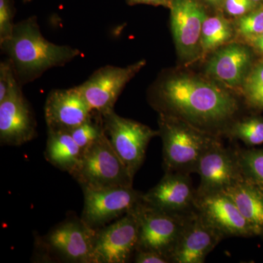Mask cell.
<instances>
[{"label": "cell", "mask_w": 263, "mask_h": 263, "mask_svg": "<svg viewBox=\"0 0 263 263\" xmlns=\"http://www.w3.org/2000/svg\"><path fill=\"white\" fill-rule=\"evenodd\" d=\"M151 101L159 114L179 117L216 137L226 133L239 110L238 100L229 91L186 75L160 79Z\"/></svg>", "instance_id": "obj_1"}, {"label": "cell", "mask_w": 263, "mask_h": 263, "mask_svg": "<svg viewBox=\"0 0 263 263\" xmlns=\"http://www.w3.org/2000/svg\"><path fill=\"white\" fill-rule=\"evenodd\" d=\"M97 230L81 218L66 219L39 240L40 256L44 260L91 263Z\"/></svg>", "instance_id": "obj_4"}, {"label": "cell", "mask_w": 263, "mask_h": 263, "mask_svg": "<svg viewBox=\"0 0 263 263\" xmlns=\"http://www.w3.org/2000/svg\"><path fill=\"white\" fill-rule=\"evenodd\" d=\"M252 1H254V3H258V2L262 1V0H252Z\"/></svg>", "instance_id": "obj_34"}, {"label": "cell", "mask_w": 263, "mask_h": 263, "mask_svg": "<svg viewBox=\"0 0 263 263\" xmlns=\"http://www.w3.org/2000/svg\"><path fill=\"white\" fill-rule=\"evenodd\" d=\"M129 5L139 4L153 5V6H162L171 8V3L169 0H126Z\"/></svg>", "instance_id": "obj_31"}, {"label": "cell", "mask_w": 263, "mask_h": 263, "mask_svg": "<svg viewBox=\"0 0 263 263\" xmlns=\"http://www.w3.org/2000/svg\"><path fill=\"white\" fill-rule=\"evenodd\" d=\"M247 41L255 49L263 53V32L259 34L258 35L250 38Z\"/></svg>", "instance_id": "obj_32"}, {"label": "cell", "mask_w": 263, "mask_h": 263, "mask_svg": "<svg viewBox=\"0 0 263 263\" xmlns=\"http://www.w3.org/2000/svg\"><path fill=\"white\" fill-rule=\"evenodd\" d=\"M137 213L139 228L136 251L160 252L171 259V254L190 213L179 214L164 212L144 201L137 208Z\"/></svg>", "instance_id": "obj_7"}, {"label": "cell", "mask_w": 263, "mask_h": 263, "mask_svg": "<svg viewBox=\"0 0 263 263\" xmlns=\"http://www.w3.org/2000/svg\"><path fill=\"white\" fill-rule=\"evenodd\" d=\"M242 174L263 190V149H237Z\"/></svg>", "instance_id": "obj_24"}, {"label": "cell", "mask_w": 263, "mask_h": 263, "mask_svg": "<svg viewBox=\"0 0 263 263\" xmlns=\"http://www.w3.org/2000/svg\"><path fill=\"white\" fill-rule=\"evenodd\" d=\"M256 3L252 0H226L224 5L228 14L240 17L254 10Z\"/></svg>", "instance_id": "obj_29"}, {"label": "cell", "mask_w": 263, "mask_h": 263, "mask_svg": "<svg viewBox=\"0 0 263 263\" xmlns=\"http://www.w3.org/2000/svg\"><path fill=\"white\" fill-rule=\"evenodd\" d=\"M137 208L97 230L91 263H127L134 257L139 228Z\"/></svg>", "instance_id": "obj_10"}, {"label": "cell", "mask_w": 263, "mask_h": 263, "mask_svg": "<svg viewBox=\"0 0 263 263\" xmlns=\"http://www.w3.org/2000/svg\"><path fill=\"white\" fill-rule=\"evenodd\" d=\"M105 134L116 153L134 177L144 162L148 143L160 136V131L116 112L102 115Z\"/></svg>", "instance_id": "obj_6"}, {"label": "cell", "mask_w": 263, "mask_h": 263, "mask_svg": "<svg viewBox=\"0 0 263 263\" xmlns=\"http://www.w3.org/2000/svg\"><path fill=\"white\" fill-rule=\"evenodd\" d=\"M251 54L245 46L231 44L216 51L206 66V72L227 86L239 87L245 82Z\"/></svg>", "instance_id": "obj_18"}, {"label": "cell", "mask_w": 263, "mask_h": 263, "mask_svg": "<svg viewBox=\"0 0 263 263\" xmlns=\"http://www.w3.org/2000/svg\"><path fill=\"white\" fill-rule=\"evenodd\" d=\"M196 190L190 174L165 172L160 182L143 194L151 206L174 214H186L195 209Z\"/></svg>", "instance_id": "obj_16"}, {"label": "cell", "mask_w": 263, "mask_h": 263, "mask_svg": "<svg viewBox=\"0 0 263 263\" xmlns=\"http://www.w3.org/2000/svg\"><path fill=\"white\" fill-rule=\"evenodd\" d=\"M171 27L176 49L186 60L195 58L201 50L202 24L206 15L197 0H172Z\"/></svg>", "instance_id": "obj_14"}, {"label": "cell", "mask_w": 263, "mask_h": 263, "mask_svg": "<svg viewBox=\"0 0 263 263\" xmlns=\"http://www.w3.org/2000/svg\"><path fill=\"white\" fill-rule=\"evenodd\" d=\"M133 260L136 263H172L168 256L152 251H136Z\"/></svg>", "instance_id": "obj_30"}, {"label": "cell", "mask_w": 263, "mask_h": 263, "mask_svg": "<svg viewBox=\"0 0 263 263\" xmlns=\"http://www.w3.org/2000/svg\"><path fill=\"white\" fill-rule=\"evenodd\" d=\"M224 235L200 215L196 209L189 214L174 252L172 263H203Z\"/></svg>", "instance_id": "obj_13"}, {"label": "cell", "mask_w": 263, "mask_h": 263, "mask_svg": "<svg viewBox=\"0 0 263 263\" xmlns=\"http://www.w3.org/2000/svg\"><path fill=\"white\" fill-rule=\"evenodd\" d=\"M83 152L87 149L105 134L101 114L95 112L86 122L69 132Z\"/></svg>", "instance_id": "obj_23"}, {"label": "cell", "mask_w": 263, "mask_h": 263, "mask_svg": "<svg viewBox=\"0 0 263 263\" xmlns=\"http://www.w3.org/2000/svg\"><path fill=\"white\" fill-rule=\"evenodd\" d=\"M196 174L200 179L197 196L224 193L243 177L237 149L224 148L219 139L202 156Z\"/></svg>", "instance_id": "obj_11"}, {"label": "cell", "mask_w": 263, "mask_h": 263, "mask_svg": "<svg viewBox=\"0 0 263 263\" xmlns=\"http://www.w3.org/2000/svg\"><path fill=\"white\" fill-rule=\"evenodd\" d=\"M233 37V27L222 15L206 17L202 24L200 42L202 53L214 51Z\"/></svg>", "instance_id": "obj_21"}, {"label": "cell", "mask_w": 263, "mask_h": 263, "mask_svg": "<svg viewBox=\"0 0 263 263\" xmlns=\"http://www.w3.org/2000/svg\"><path fill=\"white\" fill-rule=\"evenodd\" d=\"M22 87L17 83L0 102V143L4 146H22L37 136L35 117Z\"/></svg>", "instance_id": "obj_12"}, {"label": "cell", "mask_w": 263, "mask_h": 263, "mask_svg": "<svg viewBox=\"0 0 263 263\" xmlns=\"http://www.w3.org/2000/svg\"><path fill=\"white\" fill-rule=\"evenodd\" d=\"M204 1L213 7H219L224 4L226 0H204Z\"/></svg>", "instance_id": "obj_33"}, {"label": "cell", "mask_w": 263, "mask_h": 263, "mask_svg": "<svg viewBox=\"0 0 263 263\" xmlns=\"http://www.w3.org/2000/svg\"><path fill=\"white\" fill-rule=\"evenodd\" d=\"M158 123L165 172L196 173L202 156L219 139L174 116L160 114Z\"/></svg>", "instance_id": "obj_3"}, {"label": "cell", "mask_w": 263, "mask_h": 263, "mask_svg": "<svg viewBox=\"0 0 263 263\" xmlns=\"http://www.w3.org/2000/svg\"><path fill=\"white\" fill-rule=\"evenodd\" d=\"M83 154L69 132L48 130L45 157L55 167L72 175L80 164Z\"/></svg>", "instance_id": "obj_20"}, {"label": "cell", "mask_w": 263, "mask_h": 263, "mask_svg": "<svg viewBox=\"0 0 263 263\" xmlns=\"http://www.w3.org/2000/svg\"><path fill=\"white\" fill-rule=\"evenodd\" d=\"M83 188L133 186V176L104 134L83 154L71 175Z\"/></svg>", "instance_id": "obj_5"}, {"label": "cell", "mask_w": 263, "mask_h": 263, "mask_svg": "<svg viewBox=\"0 0 263 263\" xmlns=\"http://www.w3.org/2000/svg\"><path fill=\"white\" fill-rule=\"evenodd\" d=\"M14 10L11 0H0V43L8 39L13 33Z\"/></svg>", "instance_id": "obj_27"}, {"label": "cell", "mask_w": 263, "mask_h": 263, "mask_svg": "<svg viewBox=\"0 0 263 263\" xmlns=\"http://www.w3.org/2000/svg\"><path fill=\"white\" fill-rule=\"evenodd\" d=\"M169 1L171 2H171H172V0H169Z\"/></svg>", "instance_id": "obj_35"}, {"label": "cell", "mask_w": 263, "mask_h": 263, "mask_svg": "<svg viewBox=\"0 0 263 263\" xmlns=\"http://www.w3.org/2000/svg\"><path fill=\"white\" fill-rule=\"evenodd\" d=\"M226 133L248 146L263 144V119L252 117L237 121L230 124Z\"/></svg>", "instance_id": "obj_22"}, {"label": "cell", "mask_w": 263, "mask_h": 263, "mask_svg": "<svg viewBox=\"0 0 263 263\" xmlns=\"http://www.w3.org/2000/svg\"><path fill=\"white\" fill-rule=\"evenodd\" d=\"M145 60L121 67L106 65L77 86L93 111L104 115L114 110L118 98L128 84L146 66Z\"/></svg>", "instance_id": "obj_9"}, {"label": "cell", "mask_w": 263, "mask_h": 263, "mask_svg": "<svg viewBox=\"0 0 263 263\" xmlns=\"http://www.w3.org/2000/svg\"><path fill=\"white\" fill-rule=\"evenodd\" d=\"M84 205L81 219L99 230L136 209L143 202V193L133 186L83 188Z\"/></svg>", "instance_id": "obj_8"}, {"label": "cell", "mask_w": 263, "mask_h": 263, "mask_svg": "<svg viewBox=\"0 0 263 263\" xmlns=\"http://www.w3.org/2000/svg\"><path fill=\"white\" fill-rule=\"evenodd\" d=\"M243 84V95L249 105L263 109V63L254 67Z\"/></svg>", "instance_id": "obj_25"}, {"label": "cell", "mask_w": 263, "mask_h": 263, "mask_svg": "<svg viewBox=\"0 0 263 263\" xmlns=\"http://www.w3.org/2000/svg\"><path fill=\"white\" fill-rule=\"evenodd\" d=\"M13 65L8 59L0 63V102L9 94L10 90L17 84Z\"/></svg>", "instance_id": "obj_28"}, {"label": "cell", "mask_w": 263, "mask_h": 263, "mask_svg": "<svg viewBox=\"0 0 263 263\" xmlns=\"http://www.w3.org/2000/svg\"><path fill=\"white\" fill-rule=\"evenodd\" d=\"M93 113L77 86L52 90L45 103V119L49 131L70 132Z\"/></svg>", "instance_id": "obj_15"}, {"label": "cell", "mask_w": 263, "mask_h": 263, "mask_svg": "<svg viewBox=\"0 0 263 263\" xmlns=\"http://www.w3.org/2000/svg\"><path fill=\"white\" fill-rule=\"evenodd\" d=\"M0 46L11 62L21 86L32 82L50 69L62 67L81 55L77 48L47 41L34 16L15 24L11 36L0 43Z\"/></svg>", "instance_id": "obj_2"}, {"label": "cell", "mask_w": 263, "mask_h": 263, "mask_svg": "<svg viewBox=\"0 0 263 263\" xmlns=\"http://www.w3.org/2000/svg\"><path fill=\"white\" fill-rule=\"evenodd\" d=\"M236 26L238 33L247 40L255 37L262 32L263 5L240 16Z\"/></svg>", "instance_id": "obj_26"}, {"label": "cell", "mask_w": 263, "mask_h": 263, "mask_svg": "<svg viewBox=\"0 0 263 263\" xmlns=\"http://www.w3.org/2000/svg\"><path fill=\"white\" fill-rule=\"evenodd\" d=\"M224 193L234 202L254 235L263 236V190L243 177Z\"/></svg>", "instance_id": "obj_19"}, {"label": "cell", "mask_w": 263, "mask_h": 263, "mask_svg": "<svg viewBox=\"0 0 263 263\" xmlns=\"http://www.w3.org/2000/svg\"><path fill=\"white\" fill-rule=\"evenodd\" d=\"M195 208L224 238L254 235L234 202L224 193L196 195Z\"/></svg>", "instance_id": "obj_17"}]
</instances>
